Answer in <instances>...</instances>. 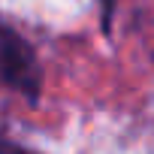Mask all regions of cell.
Here are the masks:
<instances>
[{"instance_id": "1", "label": "cell", "mask_w": 154, "mask_h": 154, "mask_svg": "<svg viewBox=\"0 0 154 154\" xmlns=\"http://www.w3.org/2000/svg\"><path fill=\"white\" fill-rule=\"evenodd\" d=\"M0 75L24 97L36 100L39 94V63L33 48L9 27L0 24Z\"/></svg>"}, {"instance_id": "2", "label": "cell", "mask_w": 154, "mask_h": 154, "mask_svg": "<svg viewBox=\"0 0 154 154\" xmlns=\"http://www.w3.org/2000/svg\"><path fill=\"white\" fill-rule=\"evenodd\" d=\"M0 154H30V151L15 148V145H9V142H3V139H0Z\"/></svg>"}]
</instances>
